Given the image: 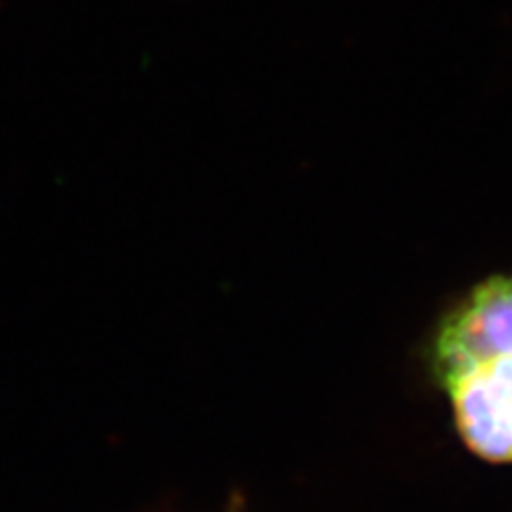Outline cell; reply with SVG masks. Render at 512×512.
I'll list each match as a JSON object with an SVG mask.
<instances>
[{
    "label": "cell",
    "mask_w": 512,
    "mask_h": 512,
    "mask_svg": "<svg viewBox=\"0 0 512 512\" xmlns=\"http://www.w3.org/2000/svg\"><path fill=\"white\" fill-rule=\"evenodd\" d=\"M451 397L463 442L493 463L512 461V355L463 367L440 378Z\"/></svg>",
    "instance_id": "1"
}]
</instances>
